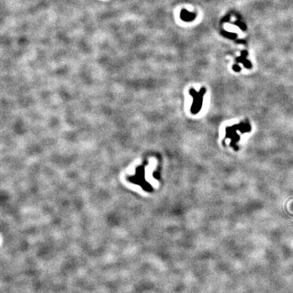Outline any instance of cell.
Returning <instances> with one entry per match:
<instances>
[{"mask_svg":"<svg viewBox=\"0 0 293 293\" xmlns=\"http://www.w3.org/2000/svg\"><path fill=\"white\" fill-rule=\"evenodd\" d=\"M191 94L194 96V104L191 107V112L193 114H197L202 108L203 96L205 94V89L203 88L199 92H195L194 90H191Z\"/></svg>","mask_w":293,"mask_h":293,"instance_id":"6da1fadb","label":"cell"}]
</instances>
